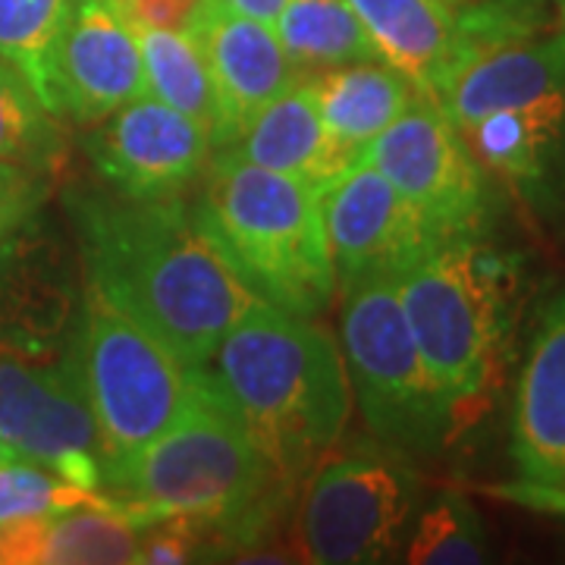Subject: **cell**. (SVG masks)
<instances>
[{
  "label": "cell",
  "mask_w": 565,
  "mask_h": 565,
  "mask_svg": "<svg viewBox=\"0 0 565 565\" xmlns=\"http://www.w3.org/2000/svg\"><path fill=\"white\" fill-rule=\"evenodd\" d=\"M292 487L202 381L195 403L104 493L141 527L182 515L199 527L204 550L236 553L262 544Z\"/></svg>",
  "instance_id": "obj_3"
},
{
  "label": "cell",
  "mask_w": 565,
  "mask_h": 565,
  "mask_svg": "<svg viewBox=\"0 0 565 565\" xmlns=\"http://www.w3.org/2000/svg\"><path fill=\"white\" fill-rule=\"evenodd\" d=\"M76 0H0V61L35 88L41 104L63 117L54 85V57Z\"/></svg>",
  "instance_id": "obj_24"
},
{
  "label": "cell",
  "mask_w": 565,
  "mask_h": 565,
  "mask_svg": "<svg viewBox=\"0 0 565 565\" xmlns=\"http://www.w3.org/2000/svg\"><path fill=\"white\" fill-rule=\"evenodd\" d=\"M493 493H500L505 500H515L522 505L534 509H550V512H565V484H531V481H515V484L497 487Z\"/></svg>",
  "instance_id": "obj_30"
},
{
  "label": "cell",
  "mask_w": 565,
  "mask_h": 565,
  "mask_svg": "<svg viewBox=\"0 0 565 565\" xmlns=\"http://www.w3.org/2000/svg\"><path fill=\"white\" fill-rule=\"evenodd\" d=\"M204 0H117L136 29H189Z\"/></svg>",
  "instance_id": "obj_29"
},
{
  "label": "cell",
  "mask_w": 565,
  "mask_h": 565,
  "mask_svg": "<svg viewBox=\"0 0 565 565\" xmlns=\"http://www.w3.org/2000/svg\"><path fill=\"white\" fill-rule=\"evenodd\" d=\"M321 211L340 289L374 277H399L446 239L364 158L323 185Z\"/></svg>",
  "instance_id": "obj_11"
},
{
  "label": "cell",
  "mask_w": 565,
  "mask_h": 565,
  "mask_svg": "<svg viewBox=\"0 0 565 565\" xmlns=\"http://www.w3.org/2000/svg\"><path fill=\"white\" fill-rule=\"evenodd\" d=\"M519 481L565 484V289L546 305L512 405Z\"/></svg>",
  "instance_id": "obj_17"
},
{
  "label": "cell",
  "mask_w": 565,
  "mask_h": 565,
  "mask_svg": "<svg viewBox=\"0 0 565 565\" xmlns=\"http://www.w3.org/2000/svg\"><path fill=\"white\" fill-rule=\"evenodd\" d=\"M396 282L405 321L444 386L459 434L484 418L503 384L515 264L481 233H465L434 245Z\"/></svg>",
  "instance_id": "obj_4"
},
{
  "label": "cell",
  "mask_w": 565,
  "mask_h": 565,
  "mask_svg": "<svg viewBox=\"0 0 565 565\" xmlns=\"http://www.w3.org/2000/svg\"><path fill=\"white\" fill-rule=\"evenodd\" d=\"M195 217L262 302L318 318L340 282L330 262L321 192L217 148Z\"/></svg>",
  "instance_id": "obj_5"
},
{
  "label": "cell",
  "mask_w": 565,
  "mask_h": 565,
  "mask_svg": "<svg viewBox=\"0 0 565 565\" xmlns=\"http://www.w3.org/2000/svg\"><path fill=\"white\" fill-rule=\"evenodd\" d=\"M226 148L245 161L267 167L274 173H286L318 192L337 180L349 163H355L330 139L311 79L289 85L280 98L267 104L262 114L248 122L243 136L230 141Z\"/></svg>",
  "instance_id": "obj_19"
},
{
  "label": "cell",
  "mask_w": 565,
  "mask_h": 565,
  "mask_svg": "<svg viewBox=\"0 0 565 565\" xmlns=\"http://www.w3.org/2000/svg\"><path fill=\"white\" fill-rule=\"evenodd\" d=\"M63 114L82 126L104 120L145 95V66L136 25L117 0H76L54 57Z\"/></svg>",
  "instance_id": "obj_14"
},
{
  "label": "cell",
  "mask_w": 565,
  "mask_h": 565,
  "mask_svg": "<svg viewBox=\"0 0 565 565\" xmlns=\"http://www.w3.org/2000/svg\"><path fill=\"white\" fill-rule=\"evenodd\" d=\"M117 503L102 490L73 484L57 471L32 462V459H3L0 462V525L29 522V519H47L66 509L79 505H110Z\"/></svg>",
  "instance_id": "obj_27"
},
{
  "label": "cell",
  "mask_w": 565,
  "mask_h": 565,
  "mask_svg": "<svg viewBox=\"0 0 565 565\" xmlns=\"http://www.w3.org/2000/svg\"><path fill=\"white\" fill-rule=\"evenodd\" d=\"M446 3H449L452 10H462L465 3H471V0H446Z\"/></svg>",
  "instance_id": "obj_34"
},
{
  "label": "cell",
  "mask_w": 565,
  "mask_h": 565,
  "mask_svg": "<svg viewBox=\"0 0 565 565\" xmlns=\"http://www.w3.org/2000/svg\"><path fill=\"white\" fill-rule=\"evenodd\" d=\"M405 559L412 565L487 563V534L478 509L459 493L437 497L408 531Z\"/></svg>",
  "instance_id": "obj_26"
},
{
  "label": "cell",
  "mask_w": 565,
  "mask_h": 565,
  "mask_svg": "<svg viewBox=\"0 0 565 565\" xmlns=\"http://www.w3.org/2000/svg\"><path fill=\"white\" fill-rule=\"evenodd\" d=\"M274 32L299 79L345 63L381 61L349 0H286Z\"/></svg>",
  "instance_id": "obj_22"
},
{
  "label": "cell",
  "mask_w": 565,
  "mask_h": 565,
  "mask_svg": "<svg viewBox=\"0 0 565 565\" xmlns=\"http://www.w3.org/2000/svg\"><path fill=\"white\" fill-rule=\"evenodd\" d=\"M189 32L202 44L217 104L211 141L214 148H226L299 76L274 25L233 13L217 0H204L195 20L189 22Z\"/></svg>",
  "instance_id": "obj_13"
},
{
  "label": "cell",
  "mask_w": 565,
  "mask_h": 565,
  "mask_svg": "<svg viewBox=\"0 0 565 565\" xmlns=\"http://www.w3.org/2000/svg\"><path fill=\"white\" fill-rule=\"evenodd\" d=\"M321 120L330 139L343 148L352 161L384 132L390 122L418 98L422 88L405 79L399 70L384 61H362L333 66L311 79Z\"/></svg>",
  "instance_id": "obj_21"
},
{
  "label": "cell",
  "mask_w": 565,
  "mask_h": 565,
  "mask_svg": "<svg viewBox=\"0 0 565 565\" xmlns=\"http://www.w3.org/2000/svg\"><path fill=\"white\" fill-rule=\"evenodd\" d=\"M565 95V29L478 47L434 95L465 132L497 110Z\"/></svg>",
  "instance_id": "obj_16"
},
{
  "label": "cell",
  "mask_w": 565,
  "mask_h": 565,
  "mask_svg": "<svg viewBox=\"0 0 565 565\" xmlns=\"http://www.w3.org/2000/svg\"><path fill=\"white\" fill-rule=\"evenodd\" d=\"M362 158L374 163L440 236L481 233L487 170L434 95L418 92V98L364 148Z\"/></svg>",
  "instance_id": "obj_10"
},
{
  "label": "cell",
  "mask_w": 565,
  "mask_h": 565,
  "mask_svg": "<svg viewBox=\"0 0 565 565\" xmlns=\"http://www.w3.org/2000/svg\"><path fill=\"white\" fill-rule=\"evenodd\" d=\"M0 437L22 459L102 490V440L82 390L76 345L32 349L0 340Z\"/></svg>",
  "instance_id": "obj_9"
},
{
  "label": "cell",
  "mask_w": 565,
  "mask_h": 565,
  "mask_svg": "<svg viewBox=\"0 0 565 565\" xmlns=\"http://www.w3.org/2000/svg\"><path fill=\"white\" fill-rule=\"evenodd\" d=\"M308 475L289 527L296 559L374 565L403 550L422 500L403 452H327Z\"/></svg>",
  "instance_id": "obj_8"
},
{
  "label": "cell",
  "mask_w": 565,
  "mask_h": 565,
  "mask_svg": "<svg viewBox=\"0 0 565 565\" xmlns=\"http://www.w3.org/2000/svg\"><path fill=\"white\" fill-rule=\"evenodd\" d=\"M349 7L377 57L427 95H437L468 57L459 13L446 0H349Z\"/></svg>",
  "instance_id": "obj_18"
},
{
  "label": "cell",
  "mask_w": 565,
  "mask_h": 565,
  "mask_svg": "<svg viewBox=\"0 0 565 565\" xmlns=\"http://www.w3.org/2000/svg\"><path fill=\"white\" fill-rule=\"evenodd\" d=\"M85 286L202 367L262 299L182 199L76 195Z\"/></svg>",
  "instance_id": "obj_1"
},
{
  "label": "cell",
  "mask_w": 565,
  "mask_h": 565,
  "mask_svg": "<svg viewBox=\"0 0 565 565\" xmlns=\"http://www.w3.org/2000/svg\"><path fill=\"white\" fill-rule=\"evenodd\" d=\"M340 352L371 434L393 452H434L456 437L452 412L424 362L399 302L396 277L343 289Z\"/></svg>",
  "instance_id": "obj_7"
},
{
  "label": "cell",
  "mask_w": 565,
  "mask_h": 565,
  "mask_svg": "<svg viewBox=\"0 0 565 565\" xmlns=\"http://www.w3.org/2000/svg\"><path fill=\"white\" fill-rule=\"evenodd\" d=\"M76 362L98 424L102 490H107L145 446L195 403L202 374L88 286L76 327Z\"/></svg>",
  "instance_id": "obj_6"
},
{
  "label": "cell",
  "mask_w": 565,
  "mask_h": 565,
  "mask_svg": "<svg viewBox=\"0 0 565 565\" xmlns=\"http://www.w3.org/2000/svg\"><path fill=\"white\" fill-rule=\"evenodd\" d=\"M199 374L292 484L337 449L352 418L340 343L267 302L230 327Z\"/></svg>",
  "instance_id": "obj_2"
},
{
  "label": "cell",
  "mask_w": 565,
  "mask_h": 565,
  "mask_svg": "<svg viewBox=\"0 0 565 565\" xmlns=\"http://www.w3.org/2000/svg\"><path fill=\"white\" fill-rule=\"evenodd\" d=\"M13 456H17V452H13V446H10L7 440H3V437H0V462H3V459H13Z\"/></svg>",
  "instance_id": "obj_33"
},
{
  "label": "cell",
  "mask_w": 565,
  "mask_h": 565,
  "mask_svg": "<svg viewBox=\"0 0 565 565\" xmlns=\"http://www.w3.org/2000/svg\"><path fill=\"white\" fill-rule=\"evenodd\" d=\"M141 531L120 503L79 505L47 519L0 525V565L136 563Z\"/></svg>",
  "instance_id": "obj_20"
},
{
  "label": "cell",
  "mask_w": 565,
  "mask_h": 565,
  "mask_svg": "<svg viewBox=\"0 0 565 565\" xmlns=\"http://www.w3.org/2000/svg\"><path fill=\"white\" fill-rule=\"evenodd\" d=\"M51 180L54 177L32 167L0 161V245L39 217L41 204L51 192Z\"/></svg>",
  "instance_id": "obj_28"
},
{
  "label": "cell",
  "mask_w": 565,
  "mask_h": 565,
  "mask_svg": "<svg viewBox=\"0 0 565 565\" xmlns=\"http://www.w3.org/2000/svg\"><path fill=\"white\" fill-rule=\"evenodd\" d=\"M217 3H223L233 13H243L248 20L267 22V25H277L282 7H286V0H217Z\"/></svg>",
  "instance_id": "obj_31"
},
{
  "label": "cell",
  "mask_w": 565,
  "mask_h": 565,
  "mask_svg": "<svg viewBox=\"0 0 565 565\" xmlns=\"http://www.w3.org/2000/svg\"><path fill=\"white\" fill-rule=\"evenodd\" d=\"M471 3H500V7H512V10H541V0H471Z\"/></svg>",
  "instance_id": "obj_32"
},
{
  "label": "cell",
  "mask_w": 565,
  "mask_h": 565,
  "mask_svg": "<svg viewBox=\"0 0 565 565\" xmlns=\"http://www.w3.org/2000/svg\"><path fill=\"white\" fill-rule=\"evenodd\" d=\"M0 161L22 163L57 177L66 161V139L57 114H51L35 88L10 63L0 61Z\"/></svg>",
  "instance_id": "obj_25"
},
{
  "label": "cell",
  "mask_w": 565,
  "mask_h": 565,
  "mask_svg": "<svg viewBox=\"0 0 565 565\" xmlns=\"http://www.w3.org/2000/svg\"><path fill=\"white\" fill-rule=\"evenodd\" d=\"M139 32L145 95L195 120L214 136L217 104L202 44L189 29H136Z\"/></svg>",
  "instance_id": "obj_23"
},
{
  "label": "cell",
  "mask_w": 565,
  "mask_h": 565,
  "mask_svg": "<svg viewBox=\"0 0 565 565\" xmlns=\"http://www.w3.org/2000/svg\"><path fill=\"white\" fill-rule=\"evenodd\" d=\"M556 7H559V17H563V29H565V0H556Z\"/></svg>",
  "instance_id": "obj_35"
},
{
  "label": "cell",
  "mask_w": 565,
  "mask_h": 565,
  "mask_svg": "<svg viewBox=\"0 0 565 565\" xmlns=\"http://www.w3.org/2000/svg\"><path fill=\"white\" fill-rule=\"evenodd\" d=\"M82 292L61 248L22 226L0 245V340L32 349L76 345Z\"/></svg>",
  "instance_id": "obj_15"
},
{
  "label": "cell",
  "mask_w": 565,
  "mask_h": 565,
  "mask_svg": "<svg viewBox=\"0 0 565 565\" xmlns=\"http://www.w3.org/2000/svg\"><path fill=\"white\" fill-rule=\"evenodd\" d=\"M214 141L195 120L151 95H139L104 120L92 122L85 154L117 195L126 199H182L202 180Z\"/></svg>",
  "instance_id": "obj_12"
}]
</instances>
